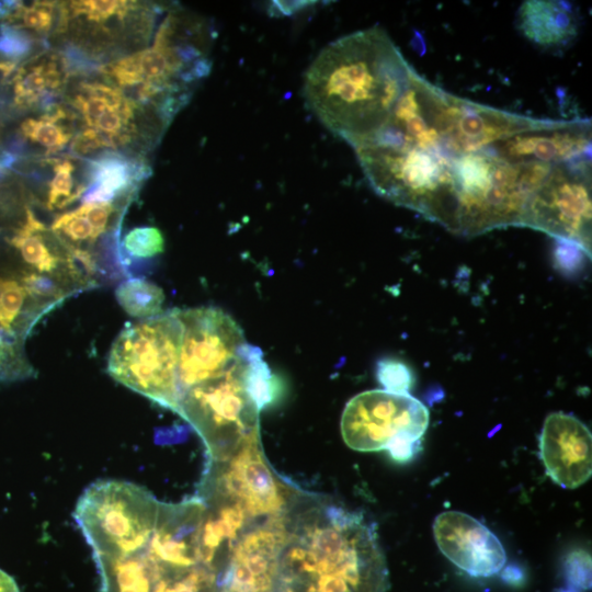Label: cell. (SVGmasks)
I'll return each instance as SVG.
<instances>
[{"label":"cell","instance_id":"83f0119b","mask_svg":"<svg viewBox=\"0 0 592 592\" xmlns=\"http://www.w3.org/2000/svg\"><path fill=\"white\" fill-rule=\"evenodd\" d=\"M79 208L88 218L99 237L110 229L112 219L117 213L115 204L111 202L83 203Z\"/></svg>","mask_w":592,"mask_h":592},{"label":"cell","instance_id":"4fadbf2b","mask_svg":"<svg viewBox=\"0 0 592 592\" xmlns=\"http://www.w3.org/2000/svg\"><path fill=\"white\" fill-rule=\"evenodd\" d=\"M70 103L83 119L86 129L95 134L103 149L126 146L136 134L137 103L116 87L82 82Z\"/></svg>","mask_w":592,"mask_h":592},{"label":"cell","instance_id":"30bf717a","mask_svg":"<svg viewBox=\"0 0 592 592\" xmlns=\"http://www.w3.org/2000/svg\"><path fill=\"white\" fill-rule=\"evenodd\" d=\"M433 534L445 557L473 577H490L505 563V551L497 536L466 513H441L433 523Z\"/></svg>","mask_w":592,"mask_h":592},{"label":"cell","instance_id":"f546056e","mask_svg":"<svg viewBox=\"0 0 592 592\" xmlns=\"http://www.w3.org/2000/svg\"><path fill=\"white\" fill-rule=\"evenodd\" d=\"M557 246L555 249V257L556 261L558 262L559 266L562 269H572L578 266L581 258L587 255L581 248H579L577 244L563 241V240H556Z\"/></svg>","mask_w":592,"mask_h":592},{"label":"cell","instance_id":"8992f818","mask_svg":"<svg viewBox=\"0 0 592 592\" xmlns=\"http://www.w3.org/2000/svg\"><path fill=\"white\" fill-rule=\"evenodd\" d=\"M522 226L574 243L591 258V160L555 166L528 200Z\"/></svg>","mask_w":592,"mask_h":592},{"label":"cell","instance_id":"5b68a950","mask_svg":"<svg viewBox=\"0 0 592 592\" xmlns=\"http://www.w3.org/2000/svg\"><path fill=\"white\" fill-rule=\"evenodd\" d=\"M303 493L271 467L258 436L226 459L207 463L196 496L239 508L259 523L285 515Z\"/></svg>","mask_w":592,"mask_h":592},{"label":"cell","instance_id":"1f68e13d","mask_svg":"<svg viewBox=\"0 0 592 592\" xmlns=\"http://www.w3.org/2000/svg\"><path fill=\"white\" fill-rule=\"evenodd\" d=\"M500 577L506 584L512 587H521L525 582L524 570L515 563L506 566L501 571Z\"/></svg>","mask_w":592,"mask_h":592},{"label":"cell","instance_id":"8d00e7d4","mask_svg":"<svg viewBox=\"0 0 592 592\" xmlns=\"http://www.w3.org/2000/svg\"><path fill=\"white\" fill-rule=\"evenodd\" d=\"M559 592H577V591L574 590V588H570V589L560 590Z\"/></svg>","mask_w":592,"mask_h":592},{"label":"cell","instance_id":"7402d4cb","mask_svg":"<svg viewBox=\"0 0 592 592\" xmlns=\"http://www.w3.org/2000/svg\"><path fill=\"white\" fill-rule=\"evenodd\" d=\"M244 361L243 380L251 399L261 411L272 403L278 396V384L271 374L266 363L262 360L259 348L246 343L240 350Z\"/></svg>","mask_w":592,"mask_h":592},{"label":"cell","instance_id":"cb8c5ba5","mask_svg":"<svg viewBox=\"0 0 592 592\" xmlns=\"http://www.w3.org/2000/svg\"><path fill=\"white\" fill-rule=\"evenodd\" d=\"M50 231L61 242L86 249L99 238L79 207L59 215L52 224Z\"/></svg>","mask_w":592,"mask_h":592},{"label":"cell","instance_id":"f1b7e54d","mask_svg":"<svg viewBox=\"0 0 592 592\" xmlns=\"http://www.w3.org/2000/svg\"><path fill=\"white\" fill-rule=\"evenodd\" d=\"M31 49V38L16 29L2 25L0 31V52L20 57Z\"/></svg>","mask_w":592,"mask_h":592},{"label":"cell","instance_id":"8fae6325","mask_svg":"<svg viewBox=\"0 0 592 592\" xmlns=\"http://www.w3.org/2000/svg\"><path fill=\"white\" fill-rule=\"evenodd\" d=\"M539 451L547 475L559 486L574 489L590 478L591 432L576 417L550 413L540 433Z\"/></svg>","mask_w":592,"mask_h":592},{"label":"cell","instance_id":"d590c367","mask_svg":"<svg viewBox=\"0 0 592 592\" xmlns=\"http://www.w3.org/2000/svg\"><path fill=\"white\" fill-rule=\"evenodd\" d=\"M12 161V158H2L0 159V179L3 177L4 168Z\"/></svg>","mask_w":592,"mask_h":592},{"label":"cell","instance_id":"4316f807","mask_svg":"<svg viewBox=\"0 0 592 592\" xmlns=\"http://www.w3.org/2000/svg\"><path fill=\"white\" fill-rule=\"evenodd\" d=\"M563 573L572 588H591V557L583 549L570 551L563 561Z\"/></svg>","mask_w":592,"mask_h":592},{"label":"cell","instance_id":"7c38bea8","mask_svg":"<svg viewBox=\"0 0 592 592\" xmlns=\"http://www.w3.org/2000/svg\"><path fill=\"white\" fill-rule=\"evenodd\" d=\"M500 156L513 161L553 166L591 160L590 119L561 121L555 127L516 134L494 144Z\"/></svg>","mask_w":592,"mask_h":592},{"label":"cell","instance_id":"603a6c76","mask_svg":"<svg viewBox=\"0 0 592 592\" xmlns=\"http://www.w3.org/2000/svg\"><path fill=\"white\" fill-rule=\"evenodd\" d=\"M53 167V178L48 183L47 208H62L82 196L88 189L86 183L75 179L76 167L69 159H49Z\"/></svg>","mask_w":592,"mask_h":592},{"label":"cell","instance_id":"277c9868","mask_svg":"<svg viewBox=\"0 0 592 592\" xmlns=\"http://www.w3.org/2000/svg\"><path fill=\"white\" fill-rule=\"evenodd\" d=\"M243 369L239 353L221 376L190 388L181 398L177 413L198 433L207 463L226 459L260 436V410L246 389Z\"/></svg>","mask_w":592,"mask_h":592},{"label":"cell","instance_id":"836d02e7","mask_svg":"<svg viewBox=\"0 0 592 592\" xmlns=\"http://www.w3.org/2000/svg\"><path fill=\"white\" fill-rule=\"evenodd\" d=\"M276 4H273L274 7L277 8V10H280L281 13H285L287 14L288 12V9H293V12H295L297 9H300V8H304L307 3H310V2H304V1H300V2H284V1H278V2H274Z\"/></svg>","mask_w":592,"mask_h":592},{"label":"cell","instance_id":"9c48e42d","mask_svg":"<svg viewBox=\"0 0 592 592\" xmlns=\"http://www.w3.org/2000/svg\"><path fill=\"white\" fill-rule=\"evenodd\" d=\"M289 511L260 522L239 536L219 578L218 592H271Z\"/></svg>","mask_w":592,"mask_h":592},{"label":"cell","instance_id":"d6986e66","mask_svg":"<svg viewBox=\"0 0 592 592\" xmlns=\"http://www.w3.org/2000/svg\"><path fill=\"white\" fill-rule=\"evenodd\" d=\"M0 19L3 25L13 29H27L39 34H49L54 26L60 31L61 4L52 1H35L32 4L23 2H0Z\"/></svg>","mask_w":592,"mask_h":592},{"label":"cell","instance_id":"e575fe53","mask_svg":"<svg viewBox=\"0 0 592 592\" xmlns=\"http://www.w3.org/2000/svg\"><path fill=\"white\" fill-rule=\"evenodd\" d=\"M15 69L14 61H0V75L2 77L10 76Z\"/></svg>","mask_w":592,"mask_h":592},{"label":"cell","instance_id":"9a60e30c","mask_svg":"<svg viewBox=\"0 0 592 592\" xmlns=\"http://www.w3.org/2000/svg\"><path fill=\"white\" fill-rule=\"evenodd\" d=\"M10 242L34 272L55 276L76 294L79 293L68 277L64 244L45 228L32 210L26 209L25 221Z\"/></svg>","mask_w":592,"mask_h":592},{"label":"cell","instance_id":"52a82bcc","mask_svg":"<svg viewBox=\"0 0 592 592\" xmlns=\"http://www.w3.org/2000/svg\"><path fill=\"white\" fill-rule=\"evenodd\" d=\"M429 425L426 407L409 394L369 390L353 397L341 417L346 445L358 452L386 449L395 441H421Z\"/></svg>","mask_w":592,"mask_h":592},{"label":"cell","instance_id":"d4e9b609","mask_svg":"<svg viewBox=\"0 0 592 592\" xmlns=\"http://www.w3.org/2000/svg\"><path fill=\"white\" fill-rule=\"evenodd\" d=\"M122 247L133 258L148 259L163 252L164 238L157 227H135L124 236Z\"/></svg>","mask_w":592,"mask_h":592},{"label":"cell","instance_id":"ba28073f","mask_svg":"<svg viewBox=\"0 0 592 592\" xmlns=\"http://www.w3.org/2000/svg\"><path fill=\"white\" fill-rule=\"evenodd\" d=\"M177 315L182 327L178 363L181 401L190 388L221 376L247 342L238 323L219 308L177 309Z\"/></svg>","mask_w":592,"mask_h":592},{"label":"cell","instance_id":"7a4b0ae2","mask_svg":"<svg viewBox=\"0 0 592 592\" xmlns=\"http://www.w3.org/2000/svg\"><path fill=\"white\" fill-rule=\"evenodd\" d=\"M386 587L374 524L304 492L288 514L271 592H385Z\"/></svg>","mask_w":592,"mask_h":592},{"label":"cell","instance_id":"5bb4252c","mask_svg":"<svg viewBox=\"0 0 592 592\" xmlns=\"http://www.w3.org/2000/svg\"><path fill=\"white\" fill-rule=\"evenodd\" d=\"M517 29L538 46L563 48L577 37L579 20L569 2L528 0L517 10Z\"/></svg>","mask_w":592,"mask_h":592},{"label":"cell","instance_id":"3957f363","mask_svg":"<svg viewBox=\"0 0 592 592\" xmlns=\"http://www.w3.org/2000/svg\"><path fill=\"white\" fill-rule=\"evenodd\" d=\"M181 335L177 309L126 325L112 344L109 374L132 390L178 412Z\"/></svg>","mask_w":592,"mask_h":592},{"label":"cell","instance_id":"4dcf8cb0","mask_svg":"<svg viewBox=\"0 0 592 592\" xmlns=\"http://www.w3.org/2000/svg\"><path fill=\"white\" fill-rule=\"evenodd\" d=\"M421 448V441L399 440L386 448L390 457L400 464L408 463Z\"/></svg>","mask_w":592,"mask_h":592},{"label":"cell","instance_id":"e0dca14e","mask_svg":"<svg viewBox=\"0 0 592 592\" xmlns=\"http://www.w3.org/2000/svg\"><path fill=\"white\" fill-rule=\"evenodd\" d=\"M150 170L145 164L115 152H104L88 163V189L82 195L83 203H113L119 195L135 189Z\"/></svg>","mask_w":592,"mask_h":592},{"label":"cell","instance_id":"6da1fadb","mask_svg":"<svg viewBox=\"0 0 592 592\" xmlns=\"http://www.w3.org/2000/svg\"><path fill=\"white\" fill-rule=\"evenodd\" d=\"M414 72L374 26L325 46L305 72L304 95L316 117L353 147L388 119Z\"/></svg>","mask_w":592,"mask_h":592},{"label":"cell","instance_id":"484cf974","mask_svg":"<svg viewBox=\"0 0 592 592\" xmlns=\"http://www.w3.org/2000/svg\"><path fill=\"white\" fill-rule=\"evenodd\" d=\"M376 376L384 390L395 394H408L413 384L411 369L402 362L384 358L377 363Z\"/></svg>","mask_w":592,"mask_h":592},{"label":"cell","instance_id":"44dd1931","mask_svg":"<svg viewBox=\"0 0 592 592\" xmlns=\"http://www.w3.org/2000/svg\"><path fill=\"white\" fill-rule=\"evenodd\" d=\"M115 297L127 315L139 319L160 315L164 301L163 291L141 277H129L121 282L115 289Z\"/></svg>","mask_w":592,"mask_h":592},{"label":"cell","instance_id":"ffe728a7","mask_svg":"<svg viewBox=\"0 0 592 592\" xmlns=\"http://www.w3.org/2000/svg\"><path fill=\"white\" fill-rule=\"evenodd\" d=\"M53 107V106H52ZM41 117H31L22 122L20 130L24 138L43 147L46 153H56L66 148L72 139V130L64 124L67 112L58 106Z\"/></svg>","mask_w":592,"mask_h":592},{"label":"cell","instance_id":"d6a6232c","mask_svg":"<svg viewBox=\"0 0 592 592\" xmlns=\"http://www.w3.org/2000/svg\"><path fill=\"white\" fill-rule=\"evenodd\" d=\"M0 592H20L15 580L0 569Z\"/></svg>","mask_w":592,"mask_h":592},{"label":"cell","instance_id":"2e32d148","mask_svg":"<svg viewBox=\"0 0 592 592\" xmlns=\"http://www.w3.org/2000/svg\"><path fill=\"white\" fill-rule=\"evenodd\" d=\"M69 66L65 57L47 55L23 65L13 78L14 103L20 107L50 103L66 83Z\"/></svg>","mask_w":592,"mask_h":592},{"label":"cell","instance_id":"ac0fdd59","mask_svg":"<svg viewBox=\"0 0 592 592\" xmlns=\"http://www.w3.org/2000/svg\"><path fill=\"white\" fill-rule=\"evenodd\" d=\"M48 310L35 303L20 280L0 277V326L25 337Z\"/></svg>","mask_w":592,"mask_h":592}]
</instances>
